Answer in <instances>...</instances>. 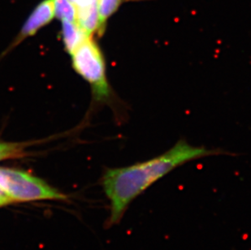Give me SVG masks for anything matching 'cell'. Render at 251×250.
Masks as SVG:
<instances>
[{
    "label": "cell",
    "instance_id": "cell-8",
    "mask_svg": "<svg viewBox=\"0 0 251 250\" xmlns=\"http://www.w3.org/2000/svg\"><path fill=\"white\" fill-rule=\"evenodd\" d=\"M24 155V145L0 142V161L22 158Z\"/></svg>",
    "mask_w": 251,
    "mask_h": 250
},
{
    "label": "cell",
    "instance_id": "cell-3",
    "mask_svg": "<svg viewBox=\"0 0 251 250\" xmlns=\"http://www.w3.org/2000/svg\"><path fill=\"white\" fill-rule=\"evenodd\" d=\"M0 188L12 202L65 199L64 194L39 178L9 168H0Z\"/></svg>",
    "mask_w": 251,
    "mask_h": 250
},
{
    "label": "cell",
    "instance_id": "cell-4",
    "mask_svg": "<svg viewBox=\"0 0 251 250\" xmlns=\"http://www.w3.org/2000/svg\"><path fill=\"white\" fill-rule=\"evenodd\" d=\"M54 17V0H43L28 17L20 33L18 40H23L27 37L35 34L42 27L50 23Z\"/></svg>",
    "mask_w": 251,
    "mask_h": 250
},
{
    "label": "cell",
    "instance_id": "cell-2",
    "mask_svg": "<svg viewBox=\"0 0 251 250\" xmlns=\"http://www.w3.org/2000/svg\"><path fill=\"white\" fill-rule=\"evenodd\" d=\"M71 55L74 69L90 83L96 99L107 100L111 89L106 75L104 59L91 36L86 37Z\"/></svg>",
    "mask_w": 251,
    "mask_h": 250
},
{
    "label": "cell",
    "instance_id": "cell-1",
    "mask_svg": "<svg viewBox=\"0 0 251 250\" xmlns=\"http://www.w3.org/2000/svg\"><path fill=\"white\" fill-rule=\"evenodd\" d=\"M222 152L195 147L180 140L165 153L149 160L120 168L107 169L102 188L110 201L107 226L118 225L131 203L159 179L185 163Z\"/></svg>",
    "mask_w": 251,
    "mask_h": 250
},
{
    "label": "cell",
    "instance_id": "cell-9",
    "mask_svg": "<svg viewBox=\"0 0 251 250\" xmlns=\"http://www.w3.org/2000/svg\"><path fill=\"white\" fill-rule=\"evenodd\" d=\"M8 203H12V201L7 197V194H5L4 192L2 191V189L0 188V206L7 205Z\"/></svg>",
    "mask_w": 251,
    "mask_h": 250
},
{
    "label": "cell",
    "instance_id": "cell-6",
    "mask_svg": "<svg viewBox=\"0 0 251 250\" xmlns=\"http://www.w3.org/2000/svg\"><path fill=\"white\" fill-rule=\"evenodd\" d=\"M123 0H99V26L97 32L102 35L104 32L107 20L119 9Z\"/></svg>",
    "mask_w": 251,
    "mask_h": 250
},
{
    "label": "cell",
    "instance_id": "cell-5",
    "mask_svg": "<svg viewBox=\"0 0 251 250\" xmlns=\"http://www.w3.org/2000/svg\"><path fill=\"white\" fill-rule=\"evenodd\" d=\"M62 34L66 50L72 54L88 34L74 22H62Z\"/></svg>",
    "mask_w": 251,
    "mask_h": 250
},
{
    "label": "cell",
    "instance_id": "cell-7",
    "mask_svg": "<svg viewBox=\"0 0 251 250\" xmlns=\"http://www.w3.org/2000/svg\"><path fill=\"white\" fill-rule=\"evenodd\" d=\"M55 17L62 22H76V8L70 0H54Z\"/></svg>",
    "mask_w": 251,
    "mask_h": 250
}]
</instances>
